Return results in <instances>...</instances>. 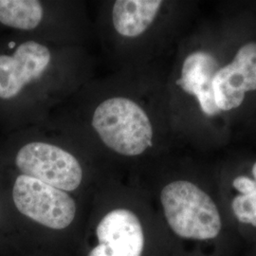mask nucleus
Instances as JSON below:
<instances>
[{"mask_svg":"<svg viewBox=\"0 0 256 256\" xmlns=\"http://www.w3.org/2000/svg\"><path fill=\"white\" fill-rule=\"evenodd\" d=\"M5 50L0 52V104H10L43 75L52 54L46 46L32 40L10 41Z\"/></svg>","mask_w":256,"mask_h":256,"instance_id":"obj_5","label":"nucleus"},{"mask_svg":"<svg viewBox=\"0 0 256 256\" xmlns=\"http://www.w3.org/2000/svg\"><path fill=\"white\" fill-rule=\"evenodd\" d=\"M3 206H2V200H1V196H0V228L2 226V220H3Z\"/></svg>","mask_w":256,"mask_h":256,"instance_id":"obj_12","label":"nucleus"},{"mask_svg":"<svg viewBox=\"0 0 256 256\" xmlns=\"http://www.w3.org/2000/svg\"><path fill=\"white\" fill-rule=\"evenodd\" d=\"M44 10L37 0H0V26L16 30H32L39 26Z\"/></svg>","mask_w":256,"mask_h":256,"instance_id":"obj_11","label":"nucleus"},{"mask_svg":"<svg viewBox=\"0 0 256 256\" xmlns=\"http://www.w3.org/2000/svg\"><path fill=\"white\" fill-rule=\"evenodd\" d=\"M212 86L220 111L241 106L246 93L256 90V42L241 46L234 60L218 70Z\"/></svg>","mask_w":256,"mask_h":256,"instance_id":"obj_7","label":"nucleus"},{"mask_svg":"<svg viewBox=\"0 0 256 256\" xmlns=\"http://www.w3.org/2000/svg\"><path fill=\"white\" fill-rule=\"evenodd\" d=\"M252 176H238L232 180V187L238 192L230 202V209L238 224L252 229L256 234V162L252 168Z\"/></svg>","mask_w":256,"mask_h":256,"instance_id":"obj_10","label":"nucleus"},{"mask_svg":"<svg viewBox=\"0 0 256 256\" xmlns=\"http://www.w3.org/2000/svg\"><path fill=\"white\" fill-rule=\"evenodd\" d=\"M12 165L18 174L34 178L52 187L72 192L80 187L82 169L78 160L61 147L30 142L18 147Z\"/></svg>","mask_w":256,"mask_h":256,"instance_id":"obj_4","label":"nucleus"},{"mask_svg":"<svg viewBox=\"0 0 256 256\" xmlns=\"http://www.w3.org/2000/svg\"><path fill=\"white\" fill-rule=\"evenodd\" d=\"M9 194L18 214L48 229H66L75 218L76 204L68 192L34 178L16 174Z\"/></svg>","mask_w":256,"mask_h":256,"instance_id":"obj_3","label":"nucleus"},{"mask_svg":"<svg viewBox=\"0 0 256 256\" xmlns=\"http://www.w3.org/2000/svg\"><path fill=\"white\" fill-rule=\"evenodd\" d=\"M162 5L160 0H118L112 10V21L122 36H140L154 22Z\"/></svg>","mask_w":256,"mask_h":256,"instance_id":"obj_9","label":"nucleus"},{"mask_svg":"<svg viewBox=\"0 0 256 256\" xmlns=\"http://www.w3.org/2000/svg\"><path fill=\"white\" fill-rule=\"evenodd\" d=\"M165 220L176 238L202 245L216 243L225 232L216 203L189 180L168 183L160 192Z\"/></svg>","mask_w":256,"mask_h":256,"instance_id":"obj_1","label":"nucleus"},{"mask_svg":"<svg viewBox=\"0 0 256 256\" xmlns=\"http://www.w3.org/2000/svg\"><path fill=\"white\" fill-rule=\"evenodd\" d=\"M98 244L88 256H142L146 232L132 210L120 208L108 212L96 228Z\"/></svg>","mask_w":256,"mask_h":256,"instance_id":"obj_6","label":"nucleus"},{"mask_svg":"<svg viewBox=\"0 0 256 256\" xmlns=\"http://www.w3.org/2000/svg\"><path fill=\"white\" fill-rule=\"evenodd\" d=\"M92 126L102 142L120 155L133 156L152 146L153 128L136 102L113 97L101 102L93 113Z\"/></svg>","mask_w":256,"mask_h":256,"instance_id":"obj_2","label":"nucleus"},{"mask_svg":"<svg viewBox=\"0 0 256 256\" xmlns=\"http://www.w3.org/2000/svg\"><path fill=\"white\" fill-rule=\"evenodd\" d=\"M218 70V62L212 55L206 52H196L185 58L178 81L184 92L196 97L202 111L209 116L220 112L212 86Z\"/></svg>","mask_w":256,"mask_h":256,"instance_id":"obj_8","label":"nucleus"}]
</instances>
